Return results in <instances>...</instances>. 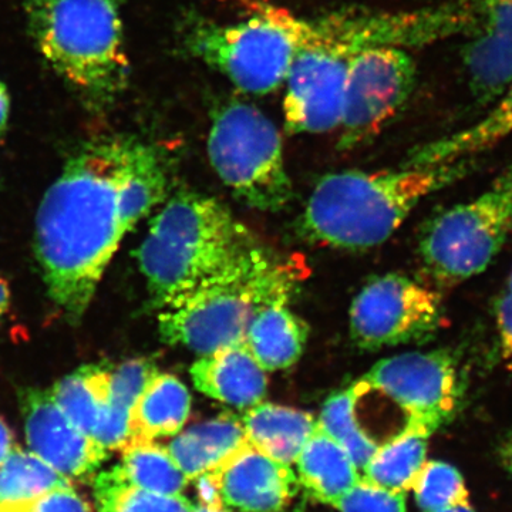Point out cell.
<instances>
[{
	"mask_svg": "<svg viewBox=\"0 0 512 512\" xmlns=\"http://www.w3.org/2000/svg\"><path fill=\"white\" fill-rule=\"evenodd\" d=\"M403 410L406 424L433 434L453 417L461 399L456 357L446 350L410 352L380 360L363 377Z\"/></svg>",
	"mask_w": 512,
	"mask_h": 512,
	"instance_id": "cell-11",
	"label": "cell"
},
{
	"mask_svg": "<svg viewBox=\"0 0 512 512\" xmlns=\"http://www.w3.org/2000/svg\"><path fill=\"white\" fill-rule=\"evenodd\" d=\"M215 473L225 505L244 512H281L298 491V478L288 464L269 457L251 443Z\"/></svg>",
	"mask_w": 512,
	"mask_h": 512,
	"instance_id": "cell-15",
	"label": "cell"
},
{
	"mask_svg": "<svg viewBox=\"0 0 512 512\" xmlns=\"http://www.w3.org/2000/svg\"><path fill=\"white\" fill-rule=\"evenodd\" d=\"M256 247L251 232L220 201L180 192L151 221L137 259L151 298L165 309Z\"/></svg>",
	"mask_w": 512,
	"mask_h": 512,
	"instance_id": "cell-3",
	"label": "cell"
},
{
	"mask_svg": "<svg viewBox=\"0 0 512 512\" xmlns=\"http://www.w3.org/2000/svg\"><path fill=\"white\" fill-rule=\"evenodd\" d=\"M369 393V386L359 380L345 392L330 397L318 420L322 430L348 451L357 470L362 471L379 448L377 441L362 429L357 420V404Z\"/></svg>",
	"mask_w": 512,
	"mask_h": 512,
	"instance_id": "cell-25",
	"label": "cell"
},
{
	"mask_svg": "<svg viewBox=\"0 0 512 512\" xmlns=\"http://www.w3.org/2000/svg\"><path fill=\"white\" fill-rule=\"evenodd\" d=\"M430 437L429 431L404 424L399 434L377 448L363 470V478L387 490L406 494L426 463Z\"/></svg>",
	"mask_w": 512,
	"mask_h": 512,
	"instance_id": "cell-24",
	"label": "cell"
},
{
	"mask_svg": "<svg viewBox=\"0 0 512 512\" xmlns=\"http://www.w3.org/2000/svg\"><path fill=\"white\" fill-rule=\"evenodd\" d=\"M416 79V63L402 47H370L350 57L340 146L376 136L410 99Z\"/></svg>",
	"mask_w": 512,
	"mask_h": 512,
	"instance_id": "cell-10",
	"label": "cell"
},
{
	"mask_svg": "<svg viewBox=\"0 0 512 512\" xmlns=\"http://www.w3.org/2000/svg\"><path fill=\"white\" fill-rule=\"evenodd\" d=\"M190 373L198 392L237 409L262 403L268 389L266 372L245 340L200 356Z\"/></svg>",
	"mask_w": 512,
	"mask_h": 512,
	"instance_id": "cell-16",
	"label": "cell"
},
{
	"mask_svg": "<svg viewBox=\"0 0 512 512\" xmlns=\"http://www.w3.org/2000/svg\"><path fill=\"white\" fill-rule=\"evenodd\" d=\"M296 272L256 247L227 271L198 286L158 316L165 342L198 355L244 342L255 313L278 298H289Z\"/></svg>",
	"mask_w": 512,
	"mask_h": 512,
	"instance_id": "cell-5",
	"label": "cell"
},
{
	"mask_svg": "<svg viewBox=\"0 0 512 512\" xmlns=\"http://www.w3.org/2000/svg\"><path fill=\"white\" fill-rule=\"evenodd\" d=\"M221 2L234 3V5L241 6V8L249 10L252 13H266L271 12L276 8L268 0H221Z\"/></svg>",
	"mask_w": 512,
	"mask_h": 512,
	"instance_id": "cell-36",
	"label": "cell"
},
{
	"mask_svg": "<svg viewBox=\"0 0 512 512\" xmlns=\"http://www.w3.org/2000/svg\"><path fill=\"white\" fill-rule=\"evenodd\" d=\"M299 483L320 503L335 507L360 480L355 461L322 427H316L298 460Z\"/></svg>",
	"mask_w": 512,
	"mask_h": 512,
	"instance_id": "cell-20",
	"label": "cell"
},
{
	"mask_svg": "<svg viewBox=\"0 0 512 512\" xmlns=\"http://www.w3.org/2000/svg\"><path fill=\"white\" fill-rule=\"evenodd\" d=\"M10 99L8 89L0 82V134L6 128L9 119Z\"/></svg>",
	"mask_w": 512,
	"mask_h": 512,
	"instance_id": "cell-37",
	"label": "cell"
},
{
	"mask_svg": "<svg viewBox=\"0 0 512 512\" xmlns=\"http://www.w3.org/2000/svg\"><path fill=\"white\" fill-rule=\"evenodd\" d=\"M94 497L100 512H192L195 505L181 495H161L141 490L127 480L119 466L94 480Z\"/></svg>",
	"mask_w": 512,
	"mask_h": 512,
	"instance_id": "cell-27",
	"label": "cell"
},
{
	"mask_svg": "<svg viewBox=\"0 0 512 512\" xmlns=\"http://www.w3.org/2000/svg\"><path fill=\"white\" fill-rule=\"evenodd\" d=\"M463 62L474 99L490 106L512 82V0H477Z\"/></svg>",
	"mask_w": 512,
	"mask_h": 512,
	"instance_id": "cell-14",
	"label": "cell"
},
{
	"mask_svg": "<svg viewBox=\"0 0 512 512\" xmlns=\"http://www.w3.org/2000/svg\"><path fill=\"white\" fill-rule=\"evenodd\" d=\"M194 485L197 490L198 500L202 507L210 510H225L224 498H222L220 477L215 471L201 474L195 478Z\"/></svg>",
	"mask_w": 512,
	"mask_h": 512,
	"instance_id": "cell-34",
	"label": "cell"
},
{
	"mask_svg": "<svg viewBox=\"0 0 512 512\" xmlns=\"http://www.w3.org/2000/svg\"><path fill=\"white\" fill-rule=\"evenodd\" d=\"M72 485L33 451L16 446L0 463V503H19Z\"/></svg>",
	"mask_w": 512,
	"mask_h": 512,
	"instance_id": "cell-28",
	"label": "cell"
},
{
	"mask_svg": "<svg viewBox=\"0 0 512 512\" xmlns=\"http://www.w3.org/2000/svg\"><path fill=\"white\" fill-rule=\"evenodd\" d=\"M208 156L222 183L262 211H278L292 198L281 134L261 110L228 101L212 114Z\"/></svg>",
	"mask_w": 512,
	"mask_h": 512,
	"instance_id": "cell-7",
	"label": "cell"
},
{
	"mask_svg": "<svg viewBox=\"0 0 512 512\" xmlns=\"http://www.w3.org/2000/svg\"><path fill=\"white\" fill-rule=\"evenodd\" d=\"M242 424L252 446L291 466L311 439L318 420L291 407L259 403L248 409Z\"/></svg>",
	"mask_w": 512,
	"mask_h": 512,
	"instance_id": "cell-22",
	"label": "cell"
},
{
	"mask_svg": "<svg viewBox=\"0 0 512 512\" xmlns=\"http://www.w3.org/2000/svg\"><path fill=\"white\" fill-rule=\"evenodd\" d=\"M443 305L433 289L397 274L373 279L350 308V333L360 349L380 350L433 336L443 326Z\"/></svg>",
	"mask_w": 512,
	"mask_h": 512,
	"instance_id": "cell-9",
	"label": "cell"
},
{
	"mask_svg": "<svg viewBox=\"0 0 512 512\" xmlns=\"http://www.w3.org/2000/svg\"><path fill=\"white\" fill-rule=\"evenodd\" d=\"M0 512H90V507L67 485L19 503H0Z\"/></svg>",
	"mask_w": 512,
	"mask_h": 512,
	"instance_id": "cell-32",
	"label": "cell"
},
{
	"mask_svg": "<svg viewBox=\"0 0 512 512\" xmlns=\"http://www.w3.org/2000/svg\"><path fill=\"white\" fill-rule=\"evenodd\" d=\"M158 373L148 359H133L121 363L110 372V414L130 423L131 412L147 384Z\"/></svg>",
	"mask_w": 512,
	"mask_h": 512,
	"instance_id": "cell-30",
	"label": "cell"
},
{
	"mask_svg": "<svg viewBox=\"0 0 512 512\" xmlns=\"http://www.w3.org/2000/svg\"><path fill=\"white\" fill-rule=\"evenodd\" d=\"M50 394L67 419L96 440L110 409V370L84 366L59 380Z\"/></svg>",
	"mask_w": 512,
	"mask_h": 512,
	"instance_id": "cell-23",
	"label": "cell"
},
{
	"mask_svg": "<svg viewBox=\"0 0 512 512\" xmlns=\"http://www.w3.org/2000/svg\"><path fill=\"white\" fill-rule=\"evenodd\" d=\"M512 232V165L473 200L448 208L430 222L420 241L424 269L440 286L480 275Z\"/></svg>",
	"mask_w": 512,
	"mask_h": 512,
	"instance_id": "cell-8",
	"label": "cell"
},
{
	"mask_svg": "<svg viewBox=\"0 0 512 512\" xmlns=\"http://www.w3.org/2000/svg\"><path fill=\"white\" fill-rule=\"evenodd\" d=\"M500 456L505 470L512 476V431L505 437L503 444H501Z\"/></svg>",
	"mask_w": 512,
	"mask_h": 512,
	"instance_id": "cell-38",
	"label": "cell"
},
{
	"mask_svg": "<svg viewBox=\"0 0 512 512\" xmlns=\"http://www.w3.org/2000/svg\"><path fill=\"white\" fill-rule=\"evenodd\" d=\"M183 43L191 56L251 94L278 89L305 50L301 16L278 6L225 25L192 18L184 25Z\"/></svg>",
	"mask_w": 512,
	"mask_h": 512,
	"instance_id": "cell-6",
	"label": "cell"
},
{
	"mask_svg": "<svg viewBox=\"0 0 512 512\" xmlns=\"http://www.w3.org/2000/svg\"><path fill=\"white\" fill-rule=\"evenodd\" d=\"M288 301L278 298L262 306L245 335L248 349L266 373L295 365L308 340V326L288 308Z\"/></svg>",
	"mask_w": 512,
	"mask_h": 512,
	"instance_id": "cell-18",
	"label": "cell"
},
{
	"mask_svg": "<svg viewBox=\"0 0 512 512\" xmlns=\"http://www.w3.org/2000/svg\"><path fill=\"white\" fill-rule=\"evenodd\" d=\"M505 291L512 292V269L510 272V276H508V279H507V286H505Z\"/></svg>",
	"mask_w": 512,
	"mask_h": 512,
	"instance_id": "cell-42",
	"label": "cell"
},
{
	"mask_svg": "<svg viewBox=\"0 0 512 512\" xmlns=\"http://www.w3.org/2000/svg\"><path fill=\"white\" fill-rule=\"evenodd\" d=\"M412 490L423 512H439L470 503L460 471L444 461H426Z\"/></svg>",
	"mask_w": 512,
	"mask_h": 512,
	"instance_id": "cell-29",
	"label": "cell"
},
{
	"mask_svg": "<svg viewBox=\"0 0 512 512\" xmlns=\"http://www.w3.org/2000/svg\"><path fill=\"white\" fill-rule=\"evenodd\" d=\"M248 443L242 421L224 414L180 431L167 448L185 477L192 481L218 470Z\"/></svg>",
	"mask_w": 512,
	"mask_h": 512,
	"instance_id": "cell-17",
	"label": "cell"
},
{
	"mask_svg": "<svg viewBox=\"0 0 512 512\" xmlns=\"http://www.w3.org/2000/svg\"><path fill=\"white\" fill-rule=\"evenodd\" d=\"M40 55L93 109L126 90L130 64L117 0H23Z\"/></svg>",
	"mask_w": 512,
	"mask_h": 512,
	"instance_id": "cell-4",
	"label": "cell"
},
{
	"mask_svg": "<svg viewBox=\"0 0 512 512\" xmlns=\"http://www.w3.org/2000/svg\"><path fill=\"white\" fill-rule=\"evenodd\" d=\"M439 512H476L471 508L470 503L456 505V507L447 508V510L439 511Z\"/></svg>",
	"mask_w": 512,
	"mask_h": 512,
	"instance_id": "cell-40",
	"label": "cell"
},
{
	"mask_svg": "<svg viewBox=\"0 0 512 512\" xmlns=\"http://www.w3.org/2000/svg\"><path fill=\"white\" fill-rule=\"evenodd\" d=\"M190 412L187 386L173 375L157 373L131 412L128 444L175 436L183 430Z\"/></svg>",
	"mask_w": 512,
	"mask_h": 512,
	"instance_id": "cell-21",
	"label": "cell"
},
{
	"mask_svg": "<svg viewBox=\"0 0 512 512\" xmlns=\"http://www.w3.org/2000/svg\"><path fill=\"white\" fill-rule=\"evenodd\" d=\"M335 507L340 512H406V494L387 490L360 477Z\"/></svg>",
	"mask_w": 512,
	"mask_h": 512,
	"instance_id": "cell-31",
	"label": "cell"
},
{
	"mask_svg": "<svg viewBox=\"0 0 512 512\" xmlns=\"http://www.w3.org/2000/svg\"><path fill=\"white\" fill-rule=\"evenodd\" d=\"M146 144L104 138L67 161L36 218V256L47 292L70 320L82 318L121 241L136 227L126 184Z\"/></svg>",
	"mask_w": 512,
	"mask_h": 512,
	"instance_id": "cell-1",
	"label": "cell"
},
{
	"mask_svg": "<svg viewBox=\"0 0 512 512\" xmlns=\"http://www.w3.org/2000/svg\"><path fill=\"white\" fill-rule=\"evenodd\" d=\"M471 160L326 175L306 204L299 231L309 241L333 248L377 247L392 237L423 198L470 173Z\"/></svg>",
	"mask_w": 512,
	"mask_h": 512,
	"instance_id": "cell-2",
	"label": "cell"
},
{
	"mask_svg": "<svg viewBox=\"0 0 512 512\" xmlns=\"http://www.w3.org/2000/svg\"><path fill=\"white\" fill-rule=\"evenodd\" d=\"M15 447L12 431H10L8 424L0 419V463L9 456L10 451Z\"/></svg>",
	"mask_w": 512,
	"mask_h": 512,
	"instance_id": "cell-35",
	"label": "cell"
},
{
	"mask_svg": "<svg viewBox=\"0 0 512 512\" xmlns=\"http://www.w3.org/2000/svg\"><path fill=\"white\" fill-rule=\"evenodd\" d=\"M512 136V82L488 107L487 113L466 128L414 151L406 165H436L470 160Z\"/></svg>",
	"mask_w": 512,
	"mask_h": 512,
	"instance_id": "cell-19",
	"label": "cell"
},
{
	"mask_svg": "<svg viewBox=\"0 0 512 512\" xmlns=\"http://www.w3.org/2000/svg\"><path fill=\"white\" fill-rule=\"evenodd\" d=\"M350 57L319 47L299 53L285 80L289 133L319 134L340 127Z\"/></svg>",
	"mask_w": 512,
	"mask_h": 512,
	"instance_id": "cell-12",
	"label": "cell"
},
{
	"mask_svg": "<svg viewBox=\"0 0 512 512\" xmlns=\"http://www.w3.org/2000/svg\"><path fill=\"white\" fill-rule=\"evenodd\" d=\"M192 512H227L225 510H210V508L202 507V505H195L194 511Z\"/></svg>",
	"mask_w": 512,
	"mask_h": 512,
	"instance_id": "cell-41",
	"label": "cell"
},
{
	"mask_svg": "<svg viewBox=\"0 0 512 512\" xmlns=\"http://www.w3.org/2000/svg\"><path fill=\"white\" fill-rule=\"evenodd\" d=\"M119 467L131 484L161 495H181L188 478L175 463L167 447L156 441L128 444L121 450Z\"/></svg>",
	"mask_w": 512,
	"mask_h": 512,
	"instance_id": "cell-26",
	"label": "cell"
},
{
	"mask_svg": "<svg viewBox=\"0 0 512 512\" xmlns=\"http://www.w3.org/2000/svg\"><path fill=\"white\" fill-rule=\"evenodd\" d=\"M20 404L30 450L70 483L90 480L109 451L67 419L50 390H23Z\"/></svg>",
	"mask_w": 512,
	"mask_h": 512,
	"instance_id": "cell-13",
	"label": "cell"
},
{
	"mask_svg": "<svg viewBox=\"0 0 512 512\" xmlns=\"http://www.w3.org/2000/svg\"><path fill=\"white\" fill-rule=\"evenodd\" d=\"M10 303V291L8 282L0 278V318L8 312Z\"/></svg>",
	"mask_w": 512,
	"mask_h": 512,
	"instance_id": "cell-39",
	"label": "cell"
},
{
	"mask_svg": "<svg viewBox=\"0 0 512 512\" xmlns=\"http://www.w3.org/2000/svg\"><path fill=\"white\" fill-rule=\"evenodd\" d=\"M494 322L501 359L512 370V292L504 291L495 299Z\"/></svg>",
	"mask_w": 512,
	"mask_h": 512,
	"instance_id": "cell-33",
	"label": "cell"
}]
</instances>
